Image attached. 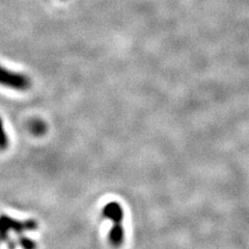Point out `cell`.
Masks as SVG:
<instances>
[{
	"label": "cell",
	"instance_id": "1",
	"mask_svg": "<svg viewBox=\"0 0 249 249\" xmlns=\"http://www.w3.org/2000/svg\"><path fill=\"white\" fill-rule=\"evenodd\" d=\"M37 222L34 219L17 220L11 216L1 215L0 216V242L5 243L9 249H16L17 243L11 239L10 232L14 231L18 235H22L25 231L37 230Z\"/></svg>",
	"mask_w": 249,
	"mask_h": 249
},
{
	"label": "cell",
	"instance_id": "2",
	"mask_svg": "<svg viewBox=\"0 0 249 249\" xmlns=\"http://www.w3.org/2000/svg\"><path fill=\"white\" fill-rule=\"evenodd\" d=\"M0 85L14 90L25 91L31 88V80L26 74L12 71L0 65Z\"/></svg>",
	"mask_w": 249,
	"mask_h": 249
},
{
	"label": "cell",
	"instance_id": "3",
	"mask_svg": "<svg viewBox=\"0 0 249 249\" xmlns=\"http://www.w3.org/2000/svg\"><path fill=\"white\" fill-rule=\"evenodd\" d=\"M102 215L108 220H111L113 225L123 224L124 220V209L118 201H109L102 210Z\"/></svg>",
	"mask_w": 249,
	"mask_h": 249
},
{
	"label": "cell",
	"instance_id": "4",
	"mask_svg": "<svg viewBox=\"0 0 249 249\" xmlns=\"http://www.w3.org/2000/svg\"><path fill=\"white\" fill-rule=\"evenodd\" d=\"M108 241L113 247H120L124 241V230L123 224L112 225L108 233Z\"/></svg>",
	"mask_w": 249,
	"mask_h": 249
},
{
	"label": "cell",
	"instance_id": "5",
	"mask_svg": "<svg viewBox=\"0 0 249 249\" xmlns=\"http://www.w3.org/2000/svg\"><path fill=\"white\" fill-rule=\"evenodd\" d=\"M28 130L35 136H42L46 133L47 124L44 121L40 119H34L28 123Z\"/></svg>",
	"mask_w": 249,
	"mask_h": 249
},
{
	"label": "cell",
	"instance_id": "6",
	"mask_svg": "<svg viewBox=\"0 0 249 249\" xmlns=\"http://www.w3.org/2000/svg\"><path fill=\"white\" fill-rule=\"evenodd\" d=\"M16 243L21 249H37V244L36 241L26 236L20 235L17 241H16Z\"/></svg>",
	"mask_w": 249,
	"mask_h": 249
},
{
	"label": "cell",
	"instance_id": "7",
	"mask_svg": "<svg viewBox=\"0 0 249 249\" xmlns=\"http://www.w3.org/2000/svg\"><path fill=\"white\" fill-rule=\"evenodd\" d=\"M10 145V140L7 137L6 131L4 128V123L1 116H0V151H5Z\"/></svg>",
	"mask_w": 249,
	"mask_h": 249
}]
</instances>
